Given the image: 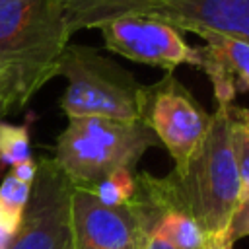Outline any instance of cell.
<instances>
[{"instance_id": "6da1fadb", "label": "cell", "mask_w": 249, "mask_h": 249, "mask_svg": "<svg viewBox=\"0 0 249 249\" xmlns=\"http://www.w3.org/2000/svg\"><path fill=\"white\" fill-rule=\"evenodd\" d=\"M233 103H216L208 132L181 169L167 177L146 175L148 187L163 212L179 210L189 214L206 235L228 228L231 210L241 191L230 142V107Z\"/></svg>"}, {"instance_id": "7a4b0ae2", "label": "cell", "mask_w": 249, "mask_h": 249, "mask_svg": "<svg viewBox=\"0 0 249 249\" xmlns=\"http://www.w3.org/2000/svg\"><path fill=\"white\" fill-rule=\"evenodd\" d=\"M70 37L64 0H0V91L12 109L56 76Z\"/></svg>"}, {"instance_id": "3957f363", "label": "cell", "mask_w": 249, "mask_h": 249, "mask_svg": "<svg viewBox=\"0 0 249 249\" xmlns=\"http://www.w3.org/2000/svg\"><path fill=\"white\" fill-rule=\"evenodd\" d=\"M160 146L158 136L142 121L107 117L68 119L58 134L54 161L76 187L93 189L117 169H136L148 148Z\"/></svg>"}, {"instance_id": "277c9868", "label": "cell", "mask_w": 249, "mask_h": 249, "mask_svg": "<svg viewBox=\"0 0 249 249\" xmlns=\"http://www.w3.org/2000/svg\"><path fill=\"white\" fill-rule=\"evenodd\" d=\"M56 76L68 80L60 97V109L68 119L107 117L119 121H138L142 84L97 49L68 43Z\"/></svg>"}, {"instance_id": "5b68a950", "label": "cell", "mask_w": 249, "mask_h": 249, "mask_svg": "<svg viewBox=\"0 0 249 249\" xmlns=\"http://www.w3.org/2000/svg\"><path fill=\"white\" fill-rule=\"evenodd\" d=\"M163 214L144 173L136 175L134 195L123 204H103L89 189L74 185V249H144Z\"/></svg>"}, {"instance_id": "8992f818", "label": "cell", "mask_w": 249, "mask_h": 249, "mask_svg": "<svg viewBox=\"0 0 249 249\" xmlns=\"http://www.w3.org/2000/svg\"><path fill=\"white\" fill-rule=\"evenodd\" d=\"M138 121H142L169 152L175 161L173 169H181L202 144L212 115L202 109L173 72H165L156 84L142 86Z\"/></svg>"}, {"instance_id": "52a82bcc", "label": "cell", "mask_w": 249, "mask_h": 249, "mask_svg": "<svg viewBox=\"0 0 249 249\" xmlns=\"http://www.w3.org/2000/svg\"><path fill=\"white\" fill-rule=\"evenodd\" d=\"M74 183L54 161L39 158L29 200L10 249H74Z\"/></svg>"}, {"instance_id": "ba28073f", "label": "cell", "mask_w": 249, "mask_h": 249, "mask_svg": "<svg viewBox=\"0 0 249 249\" xmlns=\"http://www.w3.org/2000/svg\"><path fill=\"white\" fill-rule=\"evenodd\" d=\"M105 49L128 60L173 72L179 64H200V49L191 47L181 31L161 19L126 16L99 27Z\"/></svg>"}, {"instance_id": "9c48e42d", "label": "cell", "mask_w": 249, "mask_h": 249, "mask_svg": "<svg viewBox=\"0 0 249 249\" xmlns=\"http://www.w3.org/2000/svg\"><path fill=\"white\" fill-rule=\"evenodd\" d=\"M138 16L161 19L179 31L206 29L249 45V0H150Z\"/></svg>"}, {"instance_id": "30bf717a", "label": "cell", "mask_w": 249, "mask_h": 249, "mask_svg": "<svg viewBox=\"0 0 249 249\" xmlns=\"http://www.w3.org/2000/svg\"><path fill=\"white\" fill-rule=\"evenodd\" d=\"M191 33L204 39L198 68L208 76L216 103H233L237 93L249 89V45L206 29Z\"/></svg>"}, {"instance_id": "8fae6325", "label": "cell", "mask_w": 249, "mask_h": 249, "mask_svg": "<svg viewBox=\"0 0 249 249\" xmlns=\"http://www.w3.org/2000/svg\"><path fill=\"white\" fill-rule=\"evenodd\" d=\"M150 0H64V16L70 35L80 29L101 27L113 19L138 16Z\"/></svg>"}, {"instance_id": "7c38bea8", "label": "cell", "mask_w": 249, "mask_h": 249, "mask_svg": "<svg viewBox=\"0 0 249 249\" xmlns=\"http://www.w3.org/2000/svg\"><path fill=\"white\" fill-rule=\"evenodd\" d=\"M152 235L165 239L177 249H200L206 239V233L198 228V224L189 214L179 210L165 212L156 224Z\"/></svg>"}, {"instance_id": "4fadbf2b", "label": "cell", "mask_w": 249, "mask_h": 249, "mask_svg": "<svg viewBox=\"0 0 249 249\" xmlns=\"http://www.w3.org/2000/svg\"><path fill=\"white\" fill-rule=\"evenodd\" d=\"M230 142L239 177L241 196L249 195V107H230ZM239 196V198H241Z\"/></svg>"}, {"instance_id": "5bb4252c", "label": "cell", "mask_w": 249, "mask_h": 249, "mask_svg": "<svg viewBox=\"0 0 249 249\" xmlns=\"http://www.w3.org/2000/svg\"><path fill=\"white\" fill-rule=\"evenodd\" d=\"M31 142L27 124H10L0 121V169L14 167L31 160Z\"/></svg>"}, {"instance_id": "9a60e30c", "label": "cell", "mask_w": 249, "mask_h": 249, "mask_svg": "<svg viewBox=\"0 0 249 249\" xmlns=\"http://www.w3.org/2000/svg\"><path fill=\"white\" fill-rule=\"evenodd\" d=\"M136 175L130 169H117L93 189H89L103 204H123L134 195Z\"/></svg>"}, {"instance_id": "2e32d148", "label": "cell", "mask_w": 249, "mask_h": 249, "mask_svg": "<svg viewBox=\"0 0 249 249\" xmlns=\"http://www.w3.org/2000/svg\"><path fill=\"white\" fill-rule=\"evenodd\" d=\"M29 191L31 185L21 183L8 173L0 183V210L16 220H21V214L29 200Z\"/></svg>"}, {"instance_id": "e0dca14e", "label": "cell", "mask_w": 249, "mask_h": 249, "mask_svg": "<svg viewBox=\"0 0 249 249\" xmlns=\"http://www.w3.org/2000/svg\"><path fill=\"white\" fill-rule=\"evenodd\" d=\"M226 233H228V237H230L231 243H235L241 237H247L249 235V195L247 196H241L237 200L235 208L230 214Z\"/></svg>"}, {"instance_id": "ac0fdd59", "label": "cell", "mask_w": 249, "mask_h": 249, "mask_svg": "<svg viewBox=\"0 0 249 249\" xmlns=\"http://www.w3.org/2000/svg\"><path fill=\"white\" fill-rule=\"evenodd\" d=\"M21 220H16L12 216H8L4 210H0V249H10L14 235L19 228Z\"/></svg>"}, {"instance_id": "d6986e66", "label": "cell", "mask_w": 249, "mask_h": 249, "mask_svg": "<svg viewBox=\"0 0 249 249\" xmlns=\"http://www.w3.org/2000/svg\"><path fill=\"white\" fill-rule=\"evenodd\" d=\"M35 173H37V160H35V158H31V160H27V161H21V163L14 165L12 171H10L12 177H16L18 181L27 183V185L33 183Z\"/></svg>"}, {"instance_id": "ffe728a7", "label": "cell", "mask_w": 249, "mask_h": 249, "mask_svg": "<svg viewBox=\"0 0 249 249\" xmlns=\"http://www.w3.org/2000/svg\"><path fill=\"white\" fill-rule=\"evenodd\" d=\"M200 249H233V243L230 241L226 230L220 231V233H214V235H206L204 243Z\"/></svg>"}, {"instance_id": "44dd1931", "label": "cell", "mask_w": 249, "mask_h": 249, "mask_svg": "<svg viewBox=\"0 0 249 249\" xmlns=\"http://www.w3.org/2000/svg\"><path fill=\"white\" fill-rule=\"evenodd\" d=\"M144 249H177V247L171 245V243H167L165 239H161L158 235H150V239L146 241Z\"/></svg>"}, {"instance_id": "7402d4cb", "label": "cell", "mask_w": 249, "mask_h": 249, "mask_svg": "<svg viewBox=\"0 0 249 249\" xmlns=\"http://www.w3.org/2000/svg\"><path fill=\"white\" fill-rule=\"evenodd\" d=\"M8 111H10V103L6 101V97L0 95V121H2V117H4Z\"/></svg>"}, {"instance_id": "603a6c76", "label": "cell", "mask_w": 249, "mask_h": 249, "mask_svg": "<svg viewBox=\"0 0 249 249\" xmlns=\"http://www.w3.org/2000/svg\"><path fill=\"white\" fill-rule=\"evenodd\" d=\"M0 95H2V97H4V93H2V91H0ZM10 109H12V107H10Z\"/></svg>"}]
</instances>
